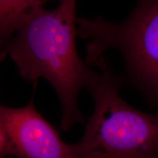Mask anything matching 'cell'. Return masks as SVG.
I'll return each instance as SVG.
<instances>
[{
	"label": "cell",
	"mask_w": 158,
	"mask_h": 158,
	"mask_svg": "<svg viewBox=\"0 0 158 158\" xmlns=\"http://www.w3.org/2000/svg\"><path fill=\"white\" fill-rule=\"evenodd\" d=\"M76 6V0H65L54 9H37L1 46V59L9 57L21 77L35 85L43 78L53 86L64 131L84 123L78 94L95 73L77 52Z\"/></svg>",
	"instance_id": "6da1fadb"
},
{
	"label": "cell",
	"mask_w": 158,
	"mask_h": 158,
	"mask_svg": "<svg viewBox=\"0 0 158 158\" xmlns=\"http://www.w3.org/2000/svg\"><path fill=\"white\" fill-rule=\"evenodd\" d=\"M99 68L87 89L94 108L75 158H158V114L140 111L121 98L122 87L102 55L91 64Z\"/></svg>",
	"instance_id": "7a4b0ae2"
},
{
	"label": "cell",
	"mask_w": 158,
	"mask_h": 158,
	"mask_svg": "<svg viewBox=\"0 0 158 158\" xmlns=\"http://www.w3.org/2000/svg\"><path fill=\"white\" fill-rule=\"evenodd\" d=\"M77 36L86 40L88 66L114 49L123 60L118 75L122 86H131L158 109V0H138L135 8L121 22L97 15L76 21Z\"/></svg>",
	"instance_id": "3957f363"
},
{
	"label": "cell",
	"mask_w": 158,
	"mask_h": 158,
	"mask_svg": "<svg viewBox=\"0 0 158 158\" xmlns=\"http://www.w3.org/2000/svg\"><path fill=\"white\" fill-rule=\"evenodd\" d=\"M0 155L22 158H75L73 146L35 107L33 98L21 108L0 106Z\"/></svg>",
	"instance_id": "277c9868"
},
{
	"label": "cell",
	"mask_w": 158,
	"mask_h": 158,
	"mask_svg": "<svg viewBox=\"0 0 158 158\" xmlns=\"http://www.w3.org/2000/svg\"><path fill=\"white\" fill-rule=\"evenodd\" d=\"M50 0H0V42L5 44L37 9ZM59 3L65 0H57Z\"/></svg>",
	"instance_id": "5b68a950"
}]
</instances>
